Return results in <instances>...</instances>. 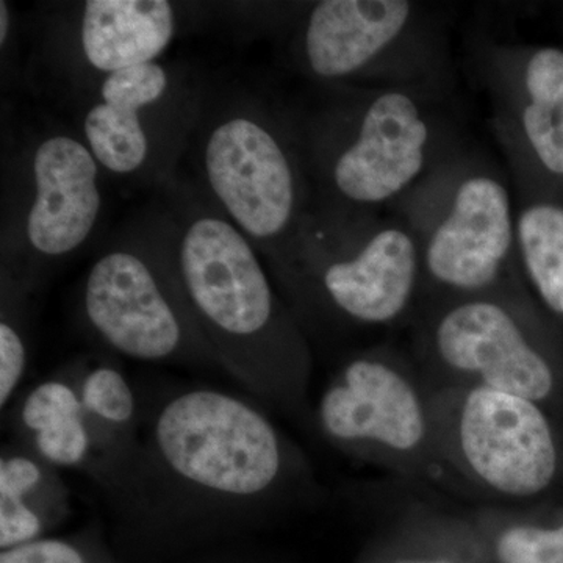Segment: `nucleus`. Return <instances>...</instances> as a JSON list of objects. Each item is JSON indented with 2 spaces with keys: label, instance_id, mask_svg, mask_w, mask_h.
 I'll return each mask as SVG.
<instances>
[{
  "label": "nucleus",
  "instance_id": "nucleus-1",
  "mask_svg": "<svg viewBox=\"0 0 563 563\" xmlns=\"http://www.w3.org/2000/svg\"><path fill=\"white\" fill-rule=\"evenodd\" d=\"M144 213L211 361L244 387L272 395L303 346L254 244L177 174Z\"/></svg>",
  "mask_w": 563,
  "mask_h": 563
},
{
  "label": "nucleus",
  "instance_id": "nucleus-13",
  "mask_svg": "<svg viewBox=\"0 0 563 563\" xmlns=\"http://www.w3.org/2000/svg\"><path fill=\"white\" fill-rule=\"evenodd\" d=\"M433 342L446 365L476 374L492 390L533 402L553 390L550 365L501 303L484 298L457 303L437 324Z\"/></svg>",
  "mask_w": 563,
  "mask_h": 563
},
{
  "label": "nucleus",
  "instance_id": "nucleus-3",
  "mask_svg": "<svg viewBox=\"0 0 563 563\" xmlns=\"http://www.w3.org/2000/svg\"><path fill=\"white\" fill-rule=\"evenodd\" d=\"M299 129L317 201L372 211L406 198L435 166L437 125L409 87L350 88Z\"/></svg>",
  "mask_w": 563,
  "mask_h": 563
},
{
  "label": "nucleus",
  "instance_id": "nucleus-22",
  "mask_svg": "<svg viewBox=\"0 0 563 563\" xmlns=\"http://www.w3.org/2000/svg\"><path fill=\"white\" fill-rule=\"evenodd\" d=\"M0 563H85V559L73 544L62 540L38 539L2 551Z\"/></svg>",
  "mask_w": 563,
  "mask_h": 563
},
{
  "label": "nucleus",
  "instance_id": "nucleus-21",
  "mask_svg": "<svg viewBox=\"0 0 563 563\" xmlns=\"http://www.w3.org/2000/svg\"><path fill=\"white\" fill-rule=\"evenodd\" d=\"M27 343L20 317L11 312V303L2 301L0 320V407L11 401L27 369Z\"/></svg>",
  "mask_w": 563,
  "mask_h": 563
},
{
  "label": "nucleus",
  "instance_id": "nucleus-20",
  "mask_svg": "<svg viewBox=\"0 0 563 563\" xmlns=\"http://www.w3.org/2000/svg\"><path fill=\"white\" fill-rule=\"evenodd\" d=\"M498 558L503 563H563V526L509 529L499 539Z\"/></svg>",
  "mask_w": 563,
  "mask_h": 563
},
{
  "label": "nucleus",
  "instance_id": "nucleus-7",
  "mask_svg": "<svg viewBox=\"0 0 563 563\" xmlns=\"http://www.w3.org/2000/svg\"><path fill=\"white\" fill-rule=\"evenodd\" d=\"M81 313L111 351L140 362L211 361L146 217L91 263Z\"/></svg>",
  "mask_w": 563,
  "mask_h": 563
},
{
  "label": "nucleus",
  "instance_id": "nucleus-11",
  "mask_svg": "<svg viewBox=\"0 0 563 563\" xmlns=\"http://www.w3.org/2000/svg\"><path fill=\"white\" fill-rule=\"evenodd\" d=\"M421 36L420 7L407 0H321L307 10L295 54L310 77L351 88L390 79L391 63Z\"/></svg>",
  "mask_w": 563,
  "mask_h": 563
},
{
  "label": "nucleus",
  "instance_id": "nucleus-14",
  "mask_svg": "<svg viewBox=\"0 0 563 563\" xmlns=\"http://www.w3.org/2000/svg\"><path fill=\"white\" fill-rule=\"evenodd\" d=\"M321 428L336 442H376L409 451L424 435V415L406 379L379 361L351 362L322 395Z\"/></svg>",
  "mask_w": 563,
  "mask_h": 563
},
{
  "label": "nucleus",
  "instance_id": "nucleus-5",
  "mask_svg": "<svg viewBox=\"0 0 563 563\" xmlns=\"http://www.w3.org/2000/svg\"><path fill=\"white\" fill-rule=\"evenodd\" d=\"M206 92L195 70L177 63L118 70L69 102L73 132L106 176L161 190L179 174Z\"/></svg>",
  "mask_w": 563,
  "mask_h": 563
},
{
  "label": "nucleus",
  "instance_id": "nucleus-17",
  "mask_svg": "<svg viewBox=\"0 0 563 563\" xmlns=\"http://www.w3.org/2000/svg\"><path fill=\"white\" fill-rule=\"evenodd\" d=\"M43 461L33 455L9 454L0 461V548L2 551L38 540L44 529L32 499L46 484Z\"/></svg>",
  "mask_w": 563,
  "mask_h": 563
},
{
  "label": "nucleus",
  "instance_id": "nucleus-6",
  "mask_svg": "<svg viewBox=\"0 0 563 563\" xmlns=\"http://www.w3.org/2000/svg\"><path fill=\"white\" fill-rule=\"evenodd\" d=\"M273 268L287 279L310 282L343 317L384 324L409 306L421 255L406 222L313 201L290 250Z\"/></svg>",
  "mask_w": 563,
  "mask_h": 563
},
{
  "label": "nucleus",
  "instance_id": "nucleus-8",
  "mask_svg": "<svg viewBox=\"0 0 563 563\" xmlns=\"http://www.w3.org/2000/svg\"><path fill=\"white\" fill-rule=\"evenodd\" d=\"M152 440L166 472L213 498H257L273 487L284 465L268 418L244 399L210 388L166 402Z\"/></svg>",
  "mask_w": 563,
  "mask_h": 563
},
{
  "label": "nucleus",
  "instance_id": "nucleus-2",
  "mask_svg": "<svg viewBox=\"0 0 563 563\" xmlns=\"http://www.w3.org/2000/svg\"><path fill=\"white\" fill-rule=\"evenodd\" d=\"M188 179L272 265L313 206L299 129L247 91L206 92Z\"/></svg>",
  "mask_w": 563,
  "mask_h": 563
},
{
  "label": "nucleus",
  "instance_id": "nucleus-15",
  "mask_svg": "<svg viewBox=\"0 0 563 563\" xmlns=\"http://www.w3.org/2000/svg\"><path fill=\"white\" fill-rule=\"evenodd\" d=\"M24 431L38 459L47 465L77 468L95 450L92 432L79 391L66 380L51 379L32 388L20 410Z\"/></svg>",
  "mask_w": 563,
  "mask_h": 563
},
{
  "label": "nucleus",
  "instance_id": "nucleus-16",
  "mask_svg": "<svg viewBox=\"0 0 563 563\" xmlns=\"http://www.w3.org/2000/svg\"><path fill=\"white\" fill-rule=\"evenodd\" d=\"M517 252L540 298L563 317V207L532 202L520 210Z\"/></svg>",
  "mask_w": 563,
  "mask_h": 563
},
{
  "label": "nucleus",
  "instance_id": "nucleus-19",
  "mask_svg": "<svg viewBox=\"0 0 563 563\" xmlns=\"http://www.w3.org/2000/svg\"><path fill=\"white\" fill-rule=\"evenodd\" d=\"M76 387L92 432H120L135 420V395L117 366L98 363L81 374Z\"/></svg>",
  "mask_w": 563,
  "mask_h": 563
},
{
  "label": "nucleus",
  "instance_id": "nucleus-23",
  "mask_svg": "<svg viewBox=\"0 0 563 563\" xmlns=\"http://www.w3.org/2000/svg\"><path fill=\"white\" fill-rule=\"evenodd\" d=\"M13 13L9 2H0V47L3 52L9 51L11 38H13Z\"/></svg>",
  "mask_w": 563,
  "mask_h": 563
},
{
  "label": "nucleus",
  "instance_id": "nucleus-9",
  "mask_svg": "<svg viewBox=\"0 0 563 563\" xmlns=\"http://www.w3.org/2000/svg\"><path fill=\"white\" fill-rule=\"evenodd\" d=\"M409 195L415 206L406 224L417 236L421 269L451 290L490 288L517 251V217L501 177L442 162Z\"/></svg>",
  "mask_w": 563,
  "mask_h": 563
},
{
  "label": "nucleus",
  "instance_id": "nucleus-10",
  "mask_svg": "<svg viewBox=\"0 0 563 563\" xmlns=\"http://www.w3.org/2000/svg\"><path fill=\"white\" fill-rule=\"evenodd\" d=\"M168 0H88L65 3L38 21L31 55L40 90L73 102L118 70L161 62L181 25Z\"/></svg>",
  "mask_w": 563,
  "mask_h": 563
},
{
  "label": "nucleus",
  "instance_id": "nucleus-12",
  "mask_svg": "<svg viewBox=\"0 0 563 563\" xmlns=\"http://www.w3.org/2000/svg\"><path fill=\"white\" fill-rule=\"evenodd\" d=\"M461 443L473 472L504 495H536L553 481V435L529 399L476 388L463 406Z\"/></svg>",
  "mask_w": 563,
  "mask_h": 563
},
{
  "label": "nucleus",
  "instance_id": "nucleus-4",
  "mask_svg": "<svg viewBox=\"0 0 563 563\" xmlns=\"http://www.w3.org/2000/svg\"><path fill=\"white\" fill-rule=\"evenodd\" d=\"M102 177L73 129H43L22 141L3 166L2 279L31 291L87 246L101 222Z\"/></svg>",
  "mask_w": 563,
  "mask_h": 563
},
{
  "label": "nucleus",
  "instance_id": "nucleus-18",
  "mask_svg": "<svg viewBox=\"0 0 563 563\" xmlns=\"http://www.w3.org/2000/svg\"><path fill=\"white\" fill-rule=\"evenodd\" d=\"M503 96L506 135L517 132L544 172L563 177V106H542L509 92Z\"/></svg>",
  "mask_w": 563,
  "mask_h": 563
}]
</instances>
